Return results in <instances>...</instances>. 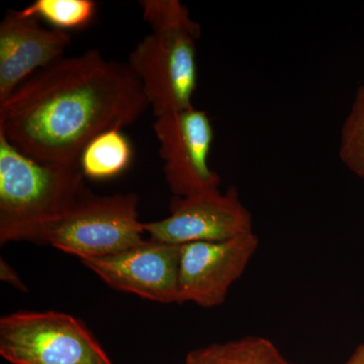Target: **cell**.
<instances>
[{
	"label": "cell",
	"mask_w": 364,
	"mask_h": 364,
	"mask_svg": "<svg viewBox=\"0 0 364 364\" xmlns=\"http://www.w3.org/2000/svg\"><path fill=\"white\" fill-rule=\"evenodd\" d=\"M259 246L249 233L221 242L181 245L177 304L191 301L203 308L222 305Z\"/></svg>",
	"instance_id": "ba28073f"
},
{
	"label": "cell",
	"mask_w": 364,
	"mask_h": 364,
	"mask_svg": "<svg viewBox=\"0 0 364 364\" xmlns=\"http://www.w3.org/2000/svg\"><path fill=\"white\" fill-rule=\"evenodd\" d=\"M90 193L76 164L28 156L0 134V243L30 241Z\"/></svg>",
	"instance_id": "3957f363"
},
{
	"label": "cell",
	"mask_w": 364,
	"mask_h": 364,
	"mask_svg": "<svg viewBox=\"0 0 364 364\" xmlns=\"http://www.w3.org/2000/svg\"><path fill=\"white\" fill-rule=\"evenodd\" d=\"M153 131L165 179L174 196L219 188L220 177L208 162L214 129L207 112L195 107L170 112L156 117Z\"/></svg>",
	"instance_id": "52a82bcc"
},
{
	"label": "cell",
	"mask_w": 364,
	"mask_h": 364,
	"mask_svg": "<svg viewBox=\"0 0 364 364\" xmlns=\"http://www.w3.org/2000/svg\"><path fill=\"white\" fill-rule=\"evenodd\" d=\"M148 109L128 64L90 50L37 72L0 102V134L33 159L76 164L95 136Z\"/></svg>",
	"instance_id": "6da1fadb"
},
{
	"label": "cell",
	"mask_w": 364,
	"mask_h": 364,
	"mask_svg": "<svg viewBox=\"0 0 364 364\" xmlns=\"http://www.w3.org/2000/svg\"><path fill=\"white\" fill-rule=\"evenodd\" d=\"M182 364H296L280 352L272 340L245 336L189 352Z\"/></svg>",
	"instance_id": "8fae6325"
},
{
	"label": "cell",
	"mask_w": 364,
	"mask_h": 364,
	"mask_svg": "<svg viewBox=\"0 0 364 364\" xmlns=\"http://www.w3.org/2000/svg\"><path fill=\"white\" fill-rule=\"evenodd\" d=\"M134 193L85 196L68 214L50 225L37 243L50 244L80 260L105 257L145 241Z\"/></svg>",
	"instance_id": "277c9868"
},
{
	"label": "cell",
	"mask_w": 364,
	"mask_h": 364,
	"mask_svg": "<svg viewBox=\"0 0 364 364\" xmlns=\"http://www.w3.org/2000/svg\"><path fill=\"white\" fill-rule=\"evenodd\" d=\"M143 18L152 28L129 55L155 117L193 107L198 80L200 23L178 0H142Z\"/></svg>",
	"instance_id": "7a4b0ae2"
},
{
	"label": "cell",
	"mask_w": 364,
	"mask_h": 364,
	"mask_svg": "<svg viewBox=\"0 0 364 364\" xmlns=\"http://www.w3.org/2000/svg\"><path fill=\"white\" fill-rule=\"evenodd\" d=\"M0 355L11 364H112L82 321L59 312L4 316Z\"/></svg>",
	"instance_id": "5b68a950"
},
{
	"label": "cell",
	"mask_w": 364,
	"mask_h": 364,
	"mask_svg": "<svg viewBox=\"0 0 364 364\" xmlns=\"http://www.w3.org/2000/svg\"><path fill=\"white\" fill-rule=\"evenodd\" d=\"M343 364H364V343L356 347L350 358L347 359Z\"/></svg>",
	"instance_id": "2e32d148"
},
{
	"label": "cell",
	"mask_w": 364,
	"mask_h": 364,
	"mask_svg": "<svg viewBox=\"0 0 364 364\" xmlns=\"http://www.w3.org/2000/svg\"><path fill=\"white\" fill-rule=\"evenodd\" d=\"M339 157L352 173L364 181V85L356 90L342 124Z\"/></svg>",
	"instance_id": "5bb4252c"
},
{
	"label": "cell",
	"mask_w": 364,
	"mask_h": 364,
	"mask_svg": "<svg viewBox=\"0 0 364 364\" xmlns=\"http://www.w3.org/2000/svg\"><path fill=\"white\" fill-rule=\"evenodd\" d=\"M70 43L67 32L45 28L18 11H7L0 23V102L37 72L63 58Z\"/></svg>",
	"instance_id": "30bf717a"
},
{
	"label": "cell",
	"mask_w": 364,
	"mask_h": 364,
	"mask_svg": "<svg viewBox=\"0 0 364 364\" xmlns=\"http://www.w3.org/2000/svg\"><path fill=\"white\" fill-rule=\"evenodd\" d=\"M133 159V148L123 129H109L95 136L79 157L85 178L105 181L123 173Z\"/></svg>",
	"instance_id": "7c38bea8"
},
{
	"label": "cell",
	"mask_w": 364,
	"mask_h": 364,
	"mask_svg": "<svg viewBox=\"0 0 364 364\" xmlns=\"http://www.w3.org/2000/svg\"><path fill=\"white\" fill-rule=\"evenodd\" d=\"M97 9V2L92 0H36L18 11L26 18L44 20L53 28L67 32L90 25Z\"/></svg>",
	"instance_id": "4fadbf2b"
},
{
	"label": "cell",
	"mask_w": 364,
	"mask_h": 364,
	"mask_svg": "<svg viewBox=\"0 0 364 364\" xmlns=\"http://www.w3.org/2000/svg\"><path fill=\"white\" fill-rule=\"evenodd\" d=\"M170 214L156 222L144 223L149 239L171 245L221 242L252 233V215L242 203L238 189L219 188L188 196H173Z\"/></svg>",
	"instance_id": "8992f818"
},
{
	"label": "cell",
	"mask_w": 364,
	"mask_h": 364,
	"mask_svg": "<svg viewBox=\"0 0 364 364\" xmlns=\"http://www.w3.org/2000/svg\"><path fill=\"white\" fill-rule=\"evenodd\" d=\"M181 246L151 239L123 252L81 262L117 291L177 304Z\"/></svg>",
	"instance_id": "9c48e42d"
},
{
	"label": "cell",
	"mask_w": 364,
	"mask_h": 364,
	"mask_svg": "<svg viewBox=\"0 0 364 364\" xmlns=\"http://www.w3.org/2000/svg\"><path fill=\"white\" fill-rule=\"evenodd\" d=\"M0 279L2 282H9L21 291H28L25 284L21 282V277H18V272L6 260H4V258L0 259Z\"/></svg>",
	"instance_id": "9a60e30c"
}]
</instances>
